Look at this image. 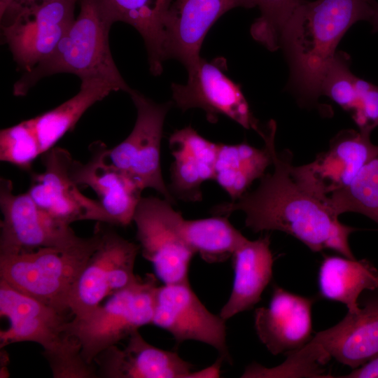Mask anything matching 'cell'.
<instances>
[{
    "mask_svg": "<svg viewBox=\"0 0 378 378\" xmlns=\"http://www.w3.org/2000/svg\"><path fill=\"white\" fill-rule=\"evenodd\" d=\"M234 281L230 295L220 316L227 321L258 303L272 276L274 258L270 235L255 240L247 238L232 255Z\"/></svg>",
    "mask_w": 378,
    "mask_h": 378,
    "instance_id": "obj_22",
    "label": "cell"
},
{
    "mask_svg": "<svg viewBox=\"0 0 378 378\" xmlns=\"http://www.w3.org/2000/svg\"><path fill=\"white\" fill-rule=\"evenodd\" d=\"M330 357L312 338L306 344L288 352L285 362L274 368L251 365L242 377H325L321 365Z\"/></svg>",
    "mask_w": 378,
    "mask_h": 378,
    "instance_id": "obj_29",
    "label": "cell"
},
{
    "mask_svg": "<svg viewBox=\"0 0 378 378\" xmlns=\"http://www.w3.org/2000/svg\"><path fill=\"white\" fill-rule=\"evenodd\" d=\"M173 205L164 198L141 197L133 218L141 254L164 284L189 281L195 254L181 234L183 217Z\"/></svg>",
    "mask_w": 378,
    "mask_h": 378,
    "instance_id": "obj_8",
    "label": "cell"
},
{
    "mask_svg": "<svg viewBox=\"0 0 378 378\" xmlns=\"http://www.w3.org/2000/svg\"><path fill=\"white\" fill-rule=\"evenodd\" d=\"M0 255L44 247H66L78 242L70 225L42 210L27 193L15 194L13 184L0 178Z\"/></svg>",
    "mask_w": 378,
    "mask_h": 378,
    "instance_id": "obj_10",
    "label": "cell"
},
{
    "mask_svg": "<svg viewBox=\"0 0 378 378\" xmlns=\"http://www.w3.org/2000/svg\"><path fill=\"white\" fill-rule=\"evenodd\" d=\"M350 64L351 58L347 53L336 52L323 76L321 94L351 112L357 101L358 77L350 70Z\"/></svg>",
    "mask_w": 378,
    "mask_h": 378,
    "instance_id": "obj_32",
    "label": "cell"
},
{
    "mask_svg": "<svg viewBox=\"0 0 378 378\" xmlns=\"http://www.w3.org/2000/svg\"><path fill=\"white\" fill-rule=\"evenodd\" d=\"M347 378H378V356L344 376Z\"/></svg>",
    "mask_w": 378,
    "mask_h": 378,
    "instance_id": "obj_34",
    "label": "cell"
},
{
    "mask_svg": "<svg viewBox=\"0 0 378 378\" xmlns=\"http://www.w3.org/2000/svg\"><path fill=\"white\" fill-rule=\"evenodd\" d=\"M97 377L185 378L192 377L193 365L178 354L154 346L139 330L132 332L123 349L111 346L94 360Z\"/></svg>",
    "mask_w": 378,
    "mask_h": 378,
    "instance_id": "obj_19",
    "label": "cell"
},
{
    "mask_svg": "<svg viewBox=\"0 0 378 378\" xmlns=\"http://www.w3.org/2000/svg\"><path fill=\"white\" fill-rule=\"evenodd\" d=\"M260 16L252 24V37L270 51L280 48L282 32L306 0H255Z\"/></svg>",
    "mask_w": 378,
    "mask_h": 378,
    "instance_id": "obj_30",
    "label": "cell"
},
{
    "mask_svg": "<svg viewBox=\"0 0 378 378\" xmlns=\"http://www.w3.org/2000/svg\"><path fill=\"white\" fill-rule=\"evenodd\" d=\"M272 173L260 178L256 189L247 191L234 201L212 207L214 216H228L240 211L245 225L254 232L279 230L293 236L311 251L332 249L355 259L349 244L356 228L342 223L323 202L302 188L290 174L292 155L272 148Z\"/></svg>",
    "mask_w": 378,
    "mask_h": 378,
    "instance_id": "obj_1",
    "label": "cell"
},
{
    "mask_svg": "<svg viewBox=\"0 0 378 378\" xmlns=\"http://www.w3.org/2000/svg\"><path fill=\"white\" fill-rule=\"evenodd\" d=\"M113 91H117L115 88L104 79L83 78L80 90L75 96L57 107L31 118L41 153L55 147L56 143L75 127L90 106Z\"/></svg>",
    "mask_w": 378,
    "mask_h": 378,
    "instance_id": "obj_25",
    "label": "cell"
},
{
    "mask_svg": "<svg viewBox=\"0 0 378 378\" xmlns=\"http://www.w3.org/2000/svg\"><path fill=\"white\" fill-rule=\"evenodd\" d=\"M325 205L337 217L346 212H355L378 224V151L351 184L330 197Z\"/></svg>",
    "mask_w": 378,
    "mask_h": 378,
    "instance_id": "obj_28",
    "label": "cell"
},
{
    "mask_svg": "<svg viewBox=\"0 0 378 378\" xmlns=\"http://www.w3.org/2000/svg\"><path fill=\"white\" fill-rule=\"evenodd\" d=\"M373 32H378V2L376 4L373 14L369 21Z\"/></svg>",
    "mask_w": 378,
    "mask_h": 378,
    "instance_id": "obj_36",
    "label": "cell"
},
{
    "mask_svg": "<svg viewBox=\"0 0 378 378\" xmlns=\"http://www.w3.org/2000/svg\"><path fill=\"white\" fill-rule=\"evenodd\" d=\"M0 314L9 327L0 332V346L32 342L43 348L55 378L97 377L94 364L80 355V346L66 331L65 313L12 287L0 279Z\"/></svg>",
    "mask_w": 378,
    "mask_h": 378,
    "instance_id": "obj_4",
    "label": "cell"
},
{
    "mask_svg": "<svg viewBox=\"0 0 378 378\" xmlns=\"http://www.w3.org/2000/svg\"><path fill=\"white\" fill-rule=\"evenodd\" d=\"M255 0H175L167 15L164 58L180 61L190 70L197 65L204 38L214 22L227 11L256 6Z\"/></svg>",
    "mask_w": 378,
    "mask_h": 378,
    "instance_id": "obj_16",
    "label": "cell"
},
{
    "mask_svg": "<svg viewBox=\"0 0 378 378\" xmlns=\"http://www.w3.org/2000/svg\"><path fill=\"white\" fill-rule=\"evenodd\" d=\"M376 0L307 1L284 29L280 48L288 62V88L302 105L321 94L323 76L340 40L360 20L370 21Z\"/></svg>",
    "mask_w": 378,
    "mask_h": 378,
    "instance_id": "obj_2",
    "label": "cell"
},
{
    "mask_svg": "<svg viewBox=\"0 0 378 378\" xmlns=\"http://www.w3.org/2000/svg\"><path fill=\"white\" fill-rule=\"evenodd\" d=\"M50 0H16V6L17 8L29 6L34 3L46 1Z\"/></svg>",
    "mask_w": 378,
    "mask_h": 378,
    "instance_id": "obj_37",
    "label": "cell"
},
{
    "mask_svg": "<svg viewBox=\"0 0 378 378\" xmlns=\"http://www.w3.org/2000/svg\"><path fill=\"white\" fill-rule=\"evenodd\" d=\"M41 156L44 171L31 172L27 192L42 210L69 225L84 220L108 223L100 202L82 194L73 180L74 159L66 149L53 147Z\"/></svg>",
    "mask_w": 378,
    "mask_h": 378,
    "instance_id": "obj_15",
    "label": "cell"
},
{
    "mask_svg": "<svg viewBox=\"0 0 378 378\" xmlns=\"http://www.w3.org/2000/svg\"><path fill=\"white\" fill-rule=\"evenodd\" d=\"M130 95L136 108V122L125 140L108 149V158L142 190L153 189L164 199L176 204L161 169L163 125L171 103H155L133 89Z\"/></svg>",
    "mask_w": 378,
    "mask_h": 378,
    "instance_id": "obj_7",
    "label": "cell"
},
{
    "mask_svg": "<svg viewBox=\"0 0 378 378\" xmlns=\"http://www.w3.org/2000/svg\"><path fill=\"white\" fill-rule=\"evenodd\" d=\"M318 283L323 298L343 303L349 312L354 313L360 308L358 298L363 291L378 292V269L366 259L326 256Z\"/></svg>",
    "mask_w": 378,
    "mask_h": 378,
    "instance_id": "obj_24",
    "label": "cell"
},
{
    "mask_svg": "<svg viewBox=\"0 0 378 378\" xmlns=\"http://www.w3.org/2000/svg\"><path fill=\"white\" fill-rule=\"evenodd\" d=\"M225 321L207 309L189 281L157 287L151 324L169 332L177 343L193 340L206 344L230 361Z\"/></svg>",
    "mask_w": 378,
    "mask_h": 378,
    "instance_id": "obj_14",
    "label": "cell"
},
{
    "mask_svg": "<svg viewBox=\"0 0 378 378\" xmlns=\"http://www.w3.org/2000/svg\"><path fill=\"white\" fill-rule=\"evenodd\" d=\"M276 122L270 121L262 137L263 148L246 142L237 144H218L214 181L229 195L231 201L242 196L251 184L265 175L272 164V148L274 144Z\"/></svg>",
    "mask_w": 378,
    "mask_h": 378,
    "instance_id": "obj_23",
    "label": "cell"
},
{
    "mask_svg": "<svg viewBox=\"0 0 378 378\" xmlns=\"http://www.w3.org/2000/svg\"><path fill=\"white\" fill-rule=\"evenodd\" d=\"M226 69L224 58L211 62L201 58L197 66L188 71L186 84L172 83L175 104L183 111L202 109L210 122H216L220 115H225L262 137L265 130L253 115L239 85L225 74Z\"/></svg>",
    "mask_w": 378,
    "mask_h": 378,
    "instance_id": "obj_11",
    "label": "cell"
},
{
    "mask_svg": "<svg viewBox=\"0 0 378 378\" xmlns=\"http://www.w3.org/2000/svg\"><path fill=\"white\" fill-rule=\"evenodd\" d=\"M78 0H50L22 6L2 26L17 64L26 71L48 57L74 21Z\"/></svg>",
    "mask_w": 378,
    "mask_h": 378,
    "instance_id": "obj_13",
    "label": "cell"
},
{
    "mask_svg": "<svg viewBox=\"0 0 378 378\" xmlns=\"http://www.w3.org/2000/svg\"><path fill=\"white\" fill-rule=\"evenodd\" d=\"M157 281L149 274L109 296L87 315L68 321L67 334L77 340L80 355L89 364L107 348L151 324Z\"/></svg>",
    "mask_w": 378,
    "mask_h": 378,
    "instance_id": "obj_6",
    "label": "cell"
},
{
    "mask_svg": "<svg viewBox=\"0 0 378 378\" xmlns=\"http://www.w3.org/2000/svg\"><path fill=\"white\" fill-rule=\"evenodd\" d=\"M66 247H44L0 255V277L18 290L66 313L71 291L97 248L102 227Z\"/></svg>",
    "mask_w": 378,
    "mask_h": 378,
    "instance_id": "obj_5",
    "label": "cell"
},
{
    "mask_svg": "<svg viewBox=\"0 0 378 378\" xmlns=\"http://www.w3.org/2000/svg\"><path fill=\"white\" fill-rule=\"evenodd\" d=\"M116 20L134 27L142 36L150 72L162 71L164 58V24L172 0H108Z\"/></svg>",
    "mask_w": 378,
    "mask_h": 378,
    "instance_id": "obj_26",
    "label": "cell"
},
{
    "mask_svg": "<svg viewBox=\"0 0 378 378\" xmlns=\"http://www.w3.org/2000/svg\"><path fill=\"white\" fill-rule=\"evenodd\" d=\"M169 144L174 157L170 193L176 200L201 201L202 183L214 179L218 144L202 136L190 126L174 132Z\"/></svg>",
    "mask_w": 378,
    "mask_h": 378,
    "instance_id": "obj_20",
    "label": "cell"
},
{
    "mask_svg": "<svg viewBox=\"0 0 378 378\" xmlns=\"http://www.w3.org/2000/svg\"><path fill=\"white\" fill-rule=\"evenodd\" d=\"M312 339L330 358L352 369L378 356V296L366 299L358 312H348L337 324Z\"/></svg>",
    "mask_w": 378,
    "mask_h": 378,
    "instance_id": "obj_21",
    "label": "cell"
},
{
    "mask_svg": "<svg viewBox=\"0 0 378 378\" xmlns=\"http://www.w3.org/2000/svg\"><path fill=\"white\" fill-rule=\"evenodd\" d=\"M86 163L74 160L71 176L78 185L91 188L106 212L108 224L127 226L133 222L143 191L125 172L110 161L108 148L96 141L90 146Z\"/></svg>",
    "mask_w": 378,
    "mask_h": 378,
    "instance_id": "obj_17",
    "label": "cell"
},
{
    "mask_svg": "<svg viewBox=\"0 0 378 378\" xmlns=\"http://www.w3.org/2000/svg\"><path fill=\"white\" fill-rule=\"evenodd\" d=\"M140 246L113 230H104L100 242L71 291L68 307L75 318L83 317L103 300L133 283Z\"/></svg>",
    "mask_w": 378,
    "mask_h": 378,
    "instance_id": "obj_9",
    "label": "cell"
},
{
    "mask_svg": "<svg viewBox=\"0 0 378 378\" xmlns=\"http://www.w3.org/2000/svg\"><path fill=\"white\" fill-rule=\"evenodd\" d=\"M78 2V17L54 50L15 83V96L25 95L42 78L59 73L74 74L80 80L102 78L117 91L131 92L132 89L122 78L110 50L109 30L117 20L108 0Z\"/></svg>",
    "mask_w": 378,
    "mask_h": 378,
    "instance_id": "obj_3",
    "label": "cell"
},
{
    "mask_svg": "<svg viewBox=\"0 0 378 378\" xmlns=\"http://www.w3.org/2000/svg\"><path fill=\"white\" fill-rule=\"evenodd\" d=\"M16 10V0H0V18L11 14Z\"/></svg>",
    "mask_w": 378,
    "mask_h": 378,
    "instance_id": "obj_35",
    "label": "cell"
},
{
    "mask_svg": "<svg viewBox=\"0 0 378 378\" xmlns=\"http://www.w3.org/2000/svg\"><path fill=\"white\" fill-rule=\"evenodd\" d=\"M370 134L351 129L340 131L314 161L300 166L292 164L293 178L325 204L333 195L347 188L378 151Z\"/></svg>",
    "mask_w": 378,
    "mask_h": 378,
    "instance_id": "obj_12",
    "label": "cell"
},
{
    "mask_svg": "<svg viewBox=\"0 0 378 378\" xmlns=\"http://www.w3.org/2000/svg\"><path fill=\"white\" fill-rule=\"evenodd\" d=\"M314 302L274 286L269 306L256 309L254 314L256 334L272 354L288 353L310 341Z\"/></svg>",
    "mask_w": 378,
    "mask_h": 378,
    "instance_id": "obj_18",
    "label": "cell"
},
{
    "mask_svg": "<svg viewBox=\"0 0 378 378\" xmlns=\"http://www.w3.org/2000/svg\"><path fill=\"white\" fill-rule=\"evenodd\" d=\"M42 155L31 120L1 130L0 160L31 172L34 160Z\"/></svg>",
    "mask_w": 378,
    "mask_h": 378,
    "instance_id": "obj_31",
    "label": "cell"
},
{
    "mask_svg": "<svg viewBox=\"0 0 378 378\" xmlns=\"http://www.w3.org/2000/svg\"><path fill=\"white\" fill-rule=\"evenodd\" d=\"M181 234L194 253L207 263L223 262L232 258L246 239L226 216L187 220L181 223Z\"/></svg>",
    "mask_w": 378,
    "mask_h": 378,
    "instance_id": "obj_27",
    "label": "cell"
},
{
    "mask_svg": "<svg viewBox=\"0 0 378 378\" xmlns=\"http://www.w3.org/2000/svg\"><path fill=\"white\" fill-rule=\"evenodd\" d=\"M356 90L352 118L360 131L371 133L378 127V85L358 77Z\"/></svg>",
    "mask_w": 378,
    "mask_h": 378,
    "instance_id": "obj_33",
    "label": "cell"
}]
</instances>
